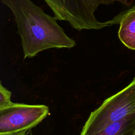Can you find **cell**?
Masks as SVG:
<instances>
[{
	"label": "cell",
	"instance_id": "obj_2",
	"mask_svg": "<svg viewBox=\"0 0 135 135\" xmlns=\"http://www.w3.org/2000/svg\"><path fill=\"white\" fill-rule=\"evenodd\" d=\"M58 20L68 22L74 28L101 30L120 23L121 17L117 15L112 19L101 22L95 13L101 5H109L115 2L127 6L132 5L135 0H44Z\"/></svg>",
	"mask_w": 135,
	"mask_h": 135
},
{
	"label": "cell",
	"instance_id": "obj_7",
	"mask_svg": "<svg viewBox=\"0 0 135 135\" xmlns=\"http://www.w3.org/2000/svg\"><path fill=\"white\" fill-rule=\"evenodd\" d=\"M12 93L0 83V109L13 104L11 100Z\"/></svg>",
	"mask_w": 135,
	"mask_h": 135
},
{
	"label": "cell",
	"instance_id": "obj_4",
	"mask_svg": "<svg viewBox=\"0 0 135 135\" xmlns=\"http://www.w3.org/2000/svg\"><path fill=\"white\" fill-rule=\"evenodd\" d=\"M49 114V108L46 105L13 103L0 109V135L26 132Z\"/></svg>",
	"mask_w": 135,
	"mask_h": 135
},
{
	"label": "cell",
	"instance_id": "obj_5",
	"mask_svg": "<svg viewBox=\"0 0 135 135\" xmlns=\"http://www.w3.org/2000/svg\"><path fill=\"white\" fill-rule=\"evenodd\" d=\"M80 135H135V112L123 119L104 124Z\"/></svg>",
	"mask_w": 135,
	"mask_h": 135
},
{
	"label": "cell",
	"instance_id": "obj_1",
	"mask_svg": "<svg viewBox=\"0 0 135 135\" xmlns=\"http://www.w3.org/2000/svg\"><path fill=\"white\" fill-rule=\"evenodd\" d=\"M14 16L21 38L24 58L32 57L52 48L70 49L76 45L57 23L31 0H1Z\"/></svg>",
	"mask_w": 135,
	"mask_h": 135
},
{
	"label": "cell",
	"instance_id": "obj_3",
	"mask_svg": "<svg viewBox=\"0 0 135 135\" xmlns=\"http://www.w3.org/2000/svg\"><path fill=\"white\" fill-rule=\"evenodd\" d=\"M135 112V78L123 89L105 99L92 112L81 134L89 133L104 124L123 119Z\"/></svg>",
	"mask_w": 135,
	"mask_h": 135
},
{
	"label": "cell",
	"instance_id": "obj_6",
	"mask_svg": "<svg viewBox=\"0 0 135 135\" xmlns=\"http://www.w3.org/2000/svg\"><path fill=\"white\" fill-rule=\"evenodd\" d=\"M118 36L126 47L135 50V7L127 10L121 19Z\"/></svg>",
	"mask_w": 135,
	"mask_h": 135
},
{
	"label": "cell",
	"instance_id": "obj_8",
	"mask_svg": "<svg viewBox=\"0 0 135 135\" xmlns=\"http://www.w3.org/2000/svg\"><path fill=\"white\" fill-rule=\"evenodd\" d=\"M12 135H28V134H27L25 132H22V133L14 134H12Z\"/></svg>",
	"mask_w": 135,
	"mask_h": 135
}]
</instances>
